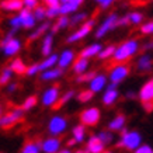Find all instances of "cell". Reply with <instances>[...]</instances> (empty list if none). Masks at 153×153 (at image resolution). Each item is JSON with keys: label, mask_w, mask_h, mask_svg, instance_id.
I'll list each match as a JSON object with an SVG mask.
<instances>
[{"label": "cell", "mask_w": 153, "mask_h": 153, "mask_svg": "<svg viewBox=\"0 0 153 153\" xmlns=\"http://www.w3.org/2000/svg\"><path fill=\"white\" fill-rule=\"evenodd\" d=\"M87 20V13L86 11H76V13H73V16H72V19H69V23L70 25H77V24H82L84 23Z\"/></svg>", "instance_id": "d590c367"}, {"label": "cell", "mask_w": 153, "mask_h": 153, "mask_svg": "<svg viewBox=\"0 0 153 153\" xmlns=\"http://www.w3.org/2000/svg\"><path fill=\"white\" fill-rule=\"evenodd\" d=\"M23 49V42L16 37L14 31H9L0 41V52L6 58H16Z\"/></svg>", "instance_id": "7a4b0ae2"}, {"label": "cell", "mask_w": 153, "mask_h": 153, "mask_svg": "<svg viewBox=\"0 0 153 153\" xmlns=\"http://www.w3.org/2000/svg\"><path fill=\"white\" fill-rule=\"evenodd\" d=\"M134 153H153V148L148 143H142L135 149Z\"/></svg>", "instance_id": "bcb514c9"}, {"label": "cell", "mask_w": 153, "mask_h": 153, "mask_svg": "<svg viewBox=\"0 0 153 153\" xmlns=\"http://www.w3.org/2000/svg\"><path fill=\"white\" fill-rule=\"evenodd\" d=\"M17 88H19V83H16V82H10V83L6 86L7 93H14V91H17Z\"/></svg>", "instance_id": "f907efd6"}, {"label": "cell", "mask_w": 153, "mask_h": 153, "mask_svg": "<svg viewBox=\"0 0 153 153\" xmlns=\"http://www.w3.org/2000/svg\"><path fill=\"white\" fill-rule=\"evenodd\" d=\"M70 68H72V70H73V73L76 74V76L83 74V73H86L88 70V68H90V59H86V58L79 56V58L74 59V62L72 63Z\"/></svg>", "instance_id": "603a6c76"}, {"label": "cell", "mask_w": 153, "mask_h": 153, "mask_svg": "<svg viewBox=\"0 0 153 153\" xmlns=\"http://www.w3.org/2000/svg\"><path fill=\"white\" fill-rule=\"evenodd\" d=\"M97 136L100 138V140H101L102 143L105 145H110L114 140V132H111V131H108V129H104V131H100L97 134Z\"/></svg>", "instance_id": "74e56055"}, {"label": "cell", "mask_w": 153, "mask_h": 153, "mask_svg": "<svg viewBox=\"0 0 153 153\" xmlns=\"http://www.w3.org/2000/svg\"><path fill=\"white\" fill-rule=\"evenodd\" d=\"M14 73L11 72L9 66H4L3 69L0 70V86H7V84L13 80Z\"/></svg>", "instance_id": "1f68e13d"}, {"label": "cell", "mask_w": 153, "mask_h": 153, "mask_svg": "<svg viewBox=\"0 0 153 153\" xmlns=\"http://www.w3.org/2000/svg\"><path fill=\"white\" fill-rule=\"evenodd\" d=\"M45 7H59L60 0H42Z\"/></svg>", "instance_id": "681fc988"}, {"label": "cell", "mask_w": 153, "mask_h": 153, "mask_svg": "<svg viewBox=\"0 0 153 153\" xmlns=\"http://www.w3.org/2000/svg\"><path fill=\"white\" fill-rule=\"evenodd\" d=\"M23 9V0H1L0 10L6 13H19Z\"/></svg>", "instance_id": "d6986e66"}, {"label": "cell", "mask_w": 153, "mask_h": 153, "mask_svg": "<svg viewBox=\"0 0 153 153\" xmlns=\"http://www.w3.org/2000/svg\"><path fill=\"white\" fill-rule=\"evenodd\" d=\"M23 118H24V111L21 110V107L13 108V110H10L9 112L0 115V128H1V129L11 128V126H14L16 124H19Z\"/></svg>", "instance_id": "ba28073f"}, {"label": "cell", "mask_w": 153, "mask_h": 153, "mask_svg": "<svg viewBox=\"0 0 153 153\" xmlns=\"http://www.w3.org/2000/svg\"><path fill=\"white\" fill-rule=\"evenodd\" d=\"M125 17L128 20V24H131V25H140L143 23V14L140 11H131Z\"/></svg>", "instance_id": "d6a6232c"}, {"label": "cell", "mask_w": 153, "mask_h": 153, "mask_svg": "<svg viewBox=\"0 0 153 153\" xmlns=\"http://www.w3.org/2000/svg\"><path fill=\"white\" fill-rule=\"evenodd\" d=\"M68 126H69L68 118L65 115L55 114L48 121L47 129H48V134L51 135V136H62L68 131Z\"/></svg>", "instance_id": "277c9868"}, {"label": "cell", "mask_w": 153, "mask_h": 153, "mask_svg": "<svg viewBox=\"0 0 153 153\" xmlns=\"http://www.w3.org/2000/svg\"><path fill=\"white\" fill-rule=\"evenodd\" d=\"M125 25H128V20H126L125 16H124V17H118V20H117V28L125 27Z\"/></svg>", "instance_id": "f5cc1de1"}, {"label": "cell", "mask_w": 153, "mask_h": 153, "mask_svg": "<svg viewBox=\"0 0 153 153\" xmlns=\"http://www.w3.org/2000/svg\"><path fill=\"white\" fill-rule=\"evenodd\" d=\"M135 97H136V93H135L134 90H128V91L125 93L126 100H135Z\"/></svg>", "instance_id": "db71d44e"}, {"label": "cell", "mask_w": 153, "mask_h": 153, "mask_svg": "<svg viewBox=\"0 0 153 153\" xmlns=\"http://www.w3.org/2000/svg\"><path fill=\"white\" fill-rule=\"evenodd\" d=\"M87 84H88V90L93 91L94 94L101 93L102 90L107 87V84H108V77H107L105 73H96Z\"/></svg>", "instance_id": "4fadbf2b"}, {"label": "cell", "mask_w": 153, "mask_h": 153, "mask_svg": "<svg viewBox=\"0 0 153 153\" xmlns=\"http://www.w3.org/2000/svg\"><path fill=\"white\" fill-rule=\"evenodd\" d=\"M114 49H115L114 45H105V47L101 48V51H100V53L97 55V58L98 59H101V60L110 59V58L112 56V53H114Z\"/></svg>", "instance_id": "f35d334b"}, {"label": "cell", "mask_w": 153, "mask_h": 153, "mask_svg": "<svg viewBox=\"0 0 153 153\" xmlns=\"http://www.w3.org/2000/svg\"><path fill=\"white\" fill-rule=\"evenodd\" d=\"M60 3H74L77 6H82L84 3V0H60Z\"/></svg>", "instance_id": "11a10c76"}, {"label": "cell", "mask_w": 153, "mask_h": 153, "mask_svg": "<svg viewBox=\"0 0 153 153\" xmlns=\"http://www.w3.org/2000/svg\"><path fill=\"white\" fill-rule=\"evenodd\" d=\"M66 145H68V148H72V146H74V145H77L76 142H74V139L73 138H70L68 142H66Z\"/></svg>", "instance_id": "680465c9"}, {"label": "cell", "mask_w": 153, "mask_h": 153, "mask_svg": "<svg viewBox=\"0 0 153 153\" xmlns=\"http://www.w3.org/2000/svg\"><path fill=\"white\" fill-rule=\"evenodd\" d=\"M101 153H115V152H112V150H107V149H105V150H102Z\"/></svg>", "instance_id": "94428289"}, {"label": "cell", "mask_w": 153, "mask_h": 153, "mask_svg": "<svg viewBox=\"0 0 153 153\" xmlns=\"http://www.w3.org/2000/svg\"><path fill=\"white\" fill-rule=\"evenodd\" d=\"M126 125V115L125 114H117L110 122H108V131L111 132H121Z\"/></svg>", "instance_id": "7402d4cb"}, {"label": "cell", "mask_w": 153, "mask_h": 153, "mask_svg": "<svg viewBox=\"0 0 153 153\" xmlns=\"http://www.w3.org/2000/svg\"><path fill=\"white\" fill-rule=\"evenodd\" d=\"M129 73H131V66L128 65V63H115V65L110 69L107 77H108V82H110V83L120 84L129 76Z\"/></svg>", "instance_id": "8992f818"}, {"label": "cell", "mask_w": 153, "mask_h": 153, "mask_svg": "<svg viewBox=\"0 0 153 153\" xmlns=\"http://www.w3.org/2000/svg\"><path fill=\"white\" fill-rule=\"evenodd\" d=\"M20 153H42L41 152V142L39 140H28L23 145Z\"/></svg>", "instance_id": "f1b7e54d"}, {"label": "cell", "mask_w": 153, "mask_h": 153, "mask_svg": "<svg viewBox=\"0 0 153 153\" xmlns=\"http://www.w3.org/2000/svg\"><path fill=\"white\" fill-rule=\"evenodd\" d=\"M143 49H145V51H152V49H153V41H150L149 44H145Z\"/></svg>", "instance_id": "6f0895ef"}, {"label": "cell", "mask_w": 153, "mask_h": 153, "mask_svg": "<svg viewBox=\"0 0 153 153\" xmlns=\"http://www.w3.org/2000/svg\"><path fill=\"white\" fill-rule=\"evenodd\" d=\"M76 58H77V56H76V52H74L73 49H70V48H66V49H63V51L58 55L56 66H58L59 69H62V70L69 69Z\"/></svg>", "instance_id": "7c38bea8"}, {"label": "cell", "mask_w": 153, "mask_h": 153, "mask_svg": "<svg viewBox=\"0 0 153 153\" xmlns=\"http://www.w3.org/2000/svg\"><path fill=\"white\" fill-rule=\"evenodd\" d=\"M70 25L69 23V17L68 16H59L58 19H56V23L53 25H51V33L55 34L58 31H62V30H65Z\"/></svg>", "instance_id": "f546056e"}, {"label": "cell", "mask_w": 153, "mask_h": 153, "mask_svg": "<svg viewBox=\"0 0 153 153\" xmlns=\"http://www.w3.org/2000/svg\"><path fill=\"white\" fill-rule=\"evenodd\" d=\"M63 76V70L59 69L58 66L55 68H51V69H47L39 73V79L42 82H55V80L60 79Z\"/></svg>", "instance_id": "ffe728a7"}, {"label": "cell", "mask_w": 153, "mask_h": 153, "mask_svg": "<svg viewBox=\"0 0 153 153\" xmlns=\"http://www.w3.org/2000/svg\"><path fill=\"white\" fill-rule=\"evenodd\" d=\"M25 74L28 77H35L37 74H39V68H38V63H33V65H27V69H25Z\"/></svg>", "instance_id": "ee69618b"}, {"label": "cell", "mask_w": 153, "mask_h": 153, "mask_svg": "<svg viewBox=\"0 0 153 153\" xmlns=\"http://www.w3.org/2000/svg\"><path fill=\"white\" fill-rule=\"evenodd\" d=\"M101 120V111L98 107H87L80 112L79 121L82 125L87 126H96Z\"/></svg>", "instance_id": "52a82bcc"}, {"label": "cell", "mask_w": 153, "mask_h": 153, "mask_svg": "<svg viewBox=\"0 0 153 153\" xmlns=\"http://www.w3.org/2000/svg\"><path fill=\"white\" fill-rule=\"evenodd\" d=\"M118 14L117 13H111L108 14L105 19L101 21V24L98 25V28L96 30V38H102L105 37L108 33H111L112 30L117 28V20H118Z\"/></svg>", "instance_id": "30bf717a"}, {"label": "cell", "mask_w": 153, "mask_h": 153, "mask_svg": "<svg viewBox=\"0 0 153 153\" xmlns=\"http://www.w3.org/2000/svg\"><path fill=\"white\" fill-rule=\"evenodd\" d=\"M62 148V139L59 136H48L41 140V152L42 153H56Z\"/></svg>", "instance_id": "5bb4252c"}, {"label": "cell", "mask_w": 153, "mask_h": 153, "mask_svg": "<svg viewBox=\"0 0 153 153\" xmlns=\"http://www.w3.org/2000/svg\"><path fill=\"white\" fill-rule=\"evenodd\" d=\"M80 6L74 4V3H60L59 4V16H68L69 14H73L79 10Z\"/></svg>", "instance_id": "4dcf8cb0"}, {"label": "cell", "mask_w": 153, "mask_h": 153, "mask_svg": "<svg viewBox=\"0 0 153 153\" xmlns=\"http://www.w3.org/2000/svg\"><path fill=\"white\" fill-rule=\"evenodd\" d=\"M60 97V90L58 86H51V87H47L41 94V98L39 101L44 107L47 108H52V107L58 105V101H59Z\"/></svg>", "instance_id": "9c48e42d"}, {"label": "cell", "mask_w": 153, "mask_h": 153, "mask_svg": "<svg viewBox=\"0 0 153 153\" xmlns=\"http://www.w3.org/2000/svg\"><path fill=\"white\" fill-rule=\"evenodd\" d=\"M9 68L11 69V72H13L14 74H25V69H27V65H25V62H24L21 58H13L11 59V62H10Z\"/></svg>", "instance_id": "83f0119b"}, {"label": "cell", "mask_w": 153, "mask_h": 153, "mask_svg": "<svg viewBox=\"0 0 153 153\" xmlns=\"http://www.w3.org/2000/svg\"><path fill=\"white\" fill-rule=\"evenodd\" d=\"M93 97H94V93H93V91H90L88 88L82 90V91H79V93H76V98H77L80 102L91 101V100H93Z\"/></svg>", "instance_id": "ab89813d"}, {"label": "cell", "mask_w": 153, "mask_h": 153, "mask_svg": "<svg viewBox=\"0 0 153 153\" xmlns=\"http://www.w3.org/2000/svg\"><path fill=\"white\" fill-rule=\"evenodd\" d=\"M136 97L139 98L140 102H146V101H153V77L152 79L146 80L142 87L139 88V91L136 94Z\"/></svg>", "instance_id": "2e32d148"}, {"label": "cell", "mask_w": 153, "mask_h": 153, "mask_svg": "<svg viewBox=\"0 0 153 153\" xmlns=\"http://www.w3.org/2000/svg\"><path fill=\"white\" fill-rule=\"evenodd\" d=\"M53 44H55V34H52L51 31L47 33L42 37V42H41V55L45 56L51 55L53 52Z\"/></svg>", "instance_id": "ac0fdd59"}, {"label": "cell", "mask_w": 153, "mask_h": 153, "mask_svg": "<svg viewBox=\"0 0 153 153\" xmlns=\"http://www.w3.org/2000/svg\"><path fill=\"white\" fill-rule=\"evenodd\" d=\"M153 66V58L149 53H143L140 55L136 60V69L139 72H149Z\"/></svg>", "instance_id": "484cf974"}, {"label": "cell", "mask_w": 153, "mask_h": 153, "mask_svg": "<svg viewBox=\"0 0 153 153\" xmlns=\"http://www.w3.org/2000/svg\"><path fill=\"white\" fill-rule=\"evenodd\" d=\"M31 11H33V16H34V19H35L37 23H42V21L47 20V7H45V6L39 4L34 10H31Z\"/></svg>", "instance_id": "836d02e7"}, {"label": "cell", "mask_w": 153, "mask_h": 153, "mask_svg": "<svg viewBox=\"0 0 153 153\" xmlns=\"http://www.w3.org/2000/svg\"><path fill=\"white\" fill-rule=\"evenodd\" d=\"M59 17V7H47V19L53 20Z\"/></svg>", "instance_id": "f6af8a7d"}, {"label": "cell", "mask_w": 153, "mask_h": 153, "mask_svg": "<svg viewBox=\"0 0 153 153\" xmlns=\"http://www.w3.org/2000/svg\"><path fill=\"white\" fill-rule=\"evenodd\" d=\"M94 24H96V20H94V19H90V20L87 19L84 23L80 24L77 30H74L73 33H70L69 35H68L66 42H68V44H76V42H79V41H82V39H84L88 34L91 33Z\"/></svg>", "instance_id": "5b68a950"}, {"label": "cell", "mask_w": 153, "mask_h": 153, "mask_svg": "<svg viewBox=\"0 0 153 153\" xmlns=\"http://www.w3.org/2000/svg\"><path fill=\"white\" fill-rule=\"evenodd\" d=\"M7 24H9V27H10V31L17 33L19 30H21V21H20L17 13L14 14V16H11V17L7 20Z\"/></svg>", "instance_id": "60d3db41"}, {"label": "cell", "mask_w": 153, "mask_h": 153, "mask_svg": "<svg viewBox=\"0 0 153 153\" xmlns=\"http://www.w3.org/2000/svg\"><path fill=\"white\" fill-rule=\"evenodd\" d=\"M37 6H39V0H23V7L28 10H34Z\"/></svg>", "instance_id": "7dc6e473"}, {"label": "cell", "mask_w": 153, "mask_h": 153, "mask_svg": "<svg viewBox=\"0 0 153 153\" xmlns=\"http://www.w3.org/2000/svg\"><path fill=\"white\" fill-rule=\"evenodd\" d=\"M87 153H101L102 150H105V145L102 143L97 135H90L86 139V149Z\"/></svg>", "instance_id": "e0dca14e"}, {"label": "cell", "mask_w": 153, "mask_h": 153, "mask_svg": "<svg viewBox=\"0 0 153 153\" xmlns=\"http://www.w3.org/2000/svg\"><path fill=\"white\" fill-rule=\"evenodd\" d=\"M139 41L136 38H131V39H126L122 44H120L118 47H115L111 58L115 63H126L128 60L132 59L139 52Z\"/></svg>", "instance_id": "6da1fadb"}, {"label": "cell", "mask_w": 153, "mask_h": 153, "mask_svg": "<svg viewBox=\"0 0 153 153\" xmlns=\"http://www.w3.org/2000/svg\"><path fill=\"white\" fill-rule=\"evenodd\" d=\"M72 138H73L74 142L77 145L86 142V139H87V128L79 122L77 125H74L72 128Z\"/></svg>", "instance_id": "d4e9b609"}, {"label": "cell", "mask_w": 153, "mask_h": 153, "mask_svg": "<svg viewBox=\"0 0 153 153\" xmlns=\"http://www.w3.org/2000/svg\"><path fill=\"white\" fill-rule=\"evenodd\" d=\"M142 107L146 112H153V101H146V102H142Z\"/></svg>", "instance_id": "816d5d0a"}, {"label": "cell", "mask_w": 153, "mask_h": 153, "mask_svg": "<svg viewBox=\"0 0 153 153\" xmlns=\"http://www.w3.org/2000/svg\"><path fill=\"white\" fill-rule=\"evenodd\" d=\"M17 16H19L20 21H21V28H23V30H33V28L37 25V21L34 19L31 10L24 9L23 7V9L17 13Z\"/></svg>", "instance_id": "9a60e30c"}, {"label": "cell", "mask_w": 153, "mask_h": 153, "mask_svg": "<svg viewBox=\"0 0 153 153\" xmlns=\"http://www.w3.org/2000/svg\"><path fill=\"white\" fill-rule=\"evenodd\" d=\"M120 98V90H118V84L115 83H108L107 87L102 90V96H101V102L105 107H111L114 105Z\"/></svg>", "instance_id": "8fae6325"}, {"label": "cell", "mask_w": 153, "mask_h": 153, "mask_svg": "<svg viewBox=\"0 0 153 153\" xmlns=\"http://www.w3.org/2000/svg\"><path fill=\"white\" fill-rule=\"evenodd\" d=\"M102 45L100 42H93V44H88L87 47H84L82 51H80L79 56L82 58H86V59H91V58H96V56L100 53Z\"/></svg>", "instance_id": "44dd1931"}, {"label": "cell", "mask_w": 153, "mask_h": 153, "mask_svg": "<svg viewBox=\"0 0 153 153\" xmlns=\"http://www.w3.org/2000/svg\"><path fill=\"white\" fill-rule=\"evenodd\" d=\"M96 73H97V72H94V70H90V72L87 70L86 73L79 74V76L76 77V82H77V83H88V82L91 80V77H93Z\"/></svg>", "instance_id": "b9f144b4"}, {"label": "cell", "mask_w": 153, "mask_h": 153, "mask_svg": "<svg viewBox=\"0 0 153 153\" xmlns=\"http://www.w3.org/2000/svg\"><path fill=\"white\" fill-rule=\"evenodd\" d=\"M56 153H73V150H72L70 148H60Z\"/></svg>", "instance_id": "9f6ffc18"}, {"label": "cell", "mask_w": 153, "mask_h": 153, "mask_svg": "<svg viewBox=\"0 0 153 153\" xmlns=\"http://www.w3.org/2000/svg\"><path fill=\"white\" fill-rule=\"evenodd\" d=\"M140 34H143V35H153V20H150L148 23L140 24Z\"/></svg>", "instance_id": "7bdbcfd3"}, {"label": "cell", "mask_w": 153, "mask_h": 153, "mask_svg": "<svg viewBox=\"0 0 153 153\" xmlns=\"http://www.w3.org/2000/svg\"><path fill=\"white\" fill-rule=\"evenodd\" d=\"M94 1H96L97 4H100L101 9H108V7H110L115 0H94Z\"/></svg>", "instance_id": "c3c4849f"}, {"label": "cell", "mask_w": 153, "mask_h": 153, "mask_svg": "<svg viewBox=\"0 0 153 153\" xmlns=\"http://www.w3.org/2000/svg\"><path fill=\"white\" fill-rule=\"evenodd\" d=\"M142 143H143V138H142V134L139 131L124 128L121 131V136L117 146L121 149H125L128 152H134L135 149Z\"/></svg>", "instance_id": "3957f363"}, {"label": "cell", "mask_w": 153, "mask_h": 153, "mask_svg": "<svg viewBox=\"0 0 153 153\" xmlns=\"http://www.w3.org/2000/svg\"><path fill=\"white\" fill-rule=\"evenodd\" d=\"M73 98H76V91L70 88V90L65 91L63 94H60L59 101H58V105H65V104H68L69 101H72Z\"/></svg>", "instance_id": "8d00e7d4"}, {"label": "cell", "mask_w": 153, "mask_h": 153, "mask_svg": "<svg viewBox=\"0 0 153 153\" xmlns=\"http://www.w3.org/2000/svg\"><path fill=\"white\" fill-rule=\"evenodd\" d=\"M33 30L34 31L28 35V39H30V41H35L38 38L44 37L47 33H49V30H51V23H49V21H42L39 25H35Z\"/></svg>", "instance_id": "cb8c5ba5"}, {"label": "cell", "mask_w": 153, "mask_h": 153, "mask_svg": "<svg viewBox=\"0 0 153 153\" xmlns=\"http://www.w3.org/2000/svg\"><path fill=\"white\" fill-rule=\"evenodd\" d=\"M3 114V107H1V104H0V115Z\"/></svg>", "instance_id": "6125c7cd"}, {"label": "cell", "mask_w": 153, "mask_h": 153, "mask_svg": "<svg viewBox=\"0 0 153 153\" xmlns=\"http://www.w3.org/2000/svg\"><path fill=\"white\" fill-rule=\"evenodd\" d=\"M37 104H38V97L37 96H28V97L23 101V104H21V110H23L24 112L31 111Z\"/></svg>", "instance_id": "e575fe53"}, {"label": "cell", "mask_w": 153, "mask_h": 153, "mask_svg": "<svg viewBox=\"0 0 153 153\" xmlns=\"http://www.w3.org/2000/svg\"><path fill=\"white\" fill-rule=\"evenodd\" d=\"M73 153H87V152H86L84 149H77V150H76V152H73Z\"/></svg>", "instance_id": "91938a15"}, {"label": "cell", "mask_w": 153, "mask_h": 153, "mask_svg": "<svg viewBox=\"0 0 153 153\" xmlns=\"http://www.w3.org/2000/svg\"><path fill=\"white\" fill-rule=\"evenodd\" d=\"M56 62H58V53L52 52L51 55L45 56L41 62H38V68H39V73L44 72L47 69H51V68H55L56 66Z\"/></svg>", "instance_id": "4316f807"}]
</instances>
